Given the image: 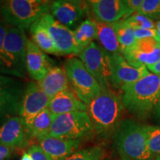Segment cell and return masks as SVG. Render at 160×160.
Segmentation results:
<instances>
[{
	"label": "cell",
	"instance_id": "6da1fadb",
	"mask_svg": "<svg viewBox=\"0 0 160 160\" xmlns=\"http://www.w3.org/2000/svg\"><path fill=\"white\" fill-rule=\"evenodd\" d=\"M125 108L120 96L111 89L102 90L88 105V113L93 133L108 137L115 132L122 120Z\"/></svg>",
	"mask_w": 160,
	"mask_h": 160
},
{
	"label": "cell",
	"instance_id": "7a4b0ae2",
	"mask_svg": "<svg viewBox=\"0 0 160 160\" xmlns=\"http://www.w3.org/2000/svg\"><path fill=\"white\" fill-rule=\"evenodd\" d=\"M120 97L123 105L140 119L149 117L160 99V75L149 73L135 82L123 86Z\"/></svg>",
	"mask_w": 160,
	"mask_h": 160
},
{
	"label": "cell",
	"instance_id": "3957f363",
	"mask_svg": "<svg viewBox=\"0 0 160 160\" xmlns=\"http://www.w3.org/2000/svg\"><path fill=\"white\" fill-rule=\"evenodd\" d=\"M117 153L124 160H153L148 146L146 125L128 119L122 122L113 135Z\"/></svg>",
	"mask_w": 160,
	"mask_h": 160
},
{
	"label": "cell",
	"instance_id": "277c9868",
	"mask_svg": "<svg viewBox=\"0 0 160 160\" xmlns=\"http://www.w3.org/2000/svg\"><path fill=\"white\" fill-rule=\"evenodd\" d=\"M51 4L46 0L0 1V18L9 26L25 31L49 13Z\"/></svg>",
	"mask_w": 160,
	"mask_h": 160
},
{
	"label": "cell",
	"instance_id": "5b68a950",
	"mask_svg": "<svg viewBox=\"0 0 160 160\" xmlns=\"http://www.w3.org/2000/svg\"><path fill=\"white\" fill-rule=\"evenodd\" d=\"M64 69L68 78L71 89L87 105L102 91L97 80L78 58L66 59Z\"/></svg>",
	"mask_w": 160,
	"mask_h": 160
},
{
	"label": "cell",
	"instance_id": "8992f818",
	"mask_svg": "<svg viewBox=\"0 0 160 160\" xmlns=\"http://www.w3.org/2000/svg\"><path fill=\"white\" fill-rule=\"evenodd\" d=\"M93 133L88 112L79 111L54 115L49 136L65 139L81 140Z\"/></svg>",
	"mask_w": 160,
	"mask_h": 160
},
{
	"label": "cell",
	"instance_id": "52a82bcc",
	"mask_svg": "<svg viewBox=\"0 0 160 160\" xmlns=\"http://www.w3.org/2000/svg\"><path fill=\"white\" fill-rule=\"evenodd\" d=\"M111 53L93 42L79 55L86 69L99 84L102 90L111 89Z\"/></svg>",
	"mask_w": 160,
	"mask_h": 160
},
{
	"label": "cell",
	"instance_id": "ba28073f",
	"mask_svg": "<svg viewBox=\"0 0 160 160\" xmlns=\"http://www.w3.org/2000/svg\"><path fill=\"white\" fill-rule=\"evenodd\" d=\"M25 87L17 77L0 74V125L19 116Z\"/></svg>",
	"mask_w": 160,
	"mask_h": 160
},
{
	"label": "cell",
	"instance_id": "9c48e42d",
	"mask_svg": "<svg viewBox=\"0 0 160 160\" xmlns=\"http://www.w3.org/2000/svg\"><path fill=\"white\" fill-rule=\"evenodd\" d=\"M39 20L49 32L59 55H79L82 52L76 42L73 31L59 22L51 13H45Z\"/></svg>",
	"mask_w": 160,
	"mask_h": 160
},
{
	"label": "cell",
	"instance_id": "30bf717a",
	"mask_svg": "<svg viewBox=\"0 0 160 160\" xmlns=\"http://www.w3.org/2000/svg\"><path fill=\"white\" fill-rule=\"evenodd\" d=\"M121 54L134 67L155 65L160 60V42L153 37L138 39Z\"/></svg>",
	"mask_w": 160,
	"mask_h": 160
},
{
	"label": "cell",
	"instance_id": "8fae6325",
	"mask_svg": "<svg viewBox=\"0 0 160 160\" xmlns=\"http://www.w3.org/2000/svg\"><path fill=\"white\" fill-rule=\"evenodd\" d=\"M88 2L57 0L51 2L50 11L56 20L69 29L77 28L87 13ZM74 29V30H75Z\"/></svg>",
	"mask_w": 160,
	"mask_h": 160
},
{
	"label": "cell",
	"instance_id": "7c38bea8",
	"mask_svg": "<svg viewBox=\"0 0 160 160\" xmlns=\"http://www.w3.org/2000/svg\"><path fill=\"white\" fill-rule=\"evenodd\" d=\"M28 39L24 30L9 26L4 39V49L22 77H25Z\"/></svg>",
	"mask_w": 160,
	"mask_h": 160
},
{
	"label": "cell",
	"instance_id": "4fadbf2b",
	"mask_svg": "<svg viewBox=\"0 0 160 160\" xmlns=\"http://www.w3.org/2000/svg\"><path fill=\"white\" fill-rule=\"evenodd\" d=\"M50 99L42 91L37 82H31L25 86L19 117L23 119L28 129L40 112L48 108Z\"/></svg>",
	"mask_w": 160,
	"mask_h": 160
},
{
	"label": "cell",
	"instance_id": "5bb4252c",
	"mask_svg": "<svg viewBox=\"0 0 160 160\" xmlns=\"http://www.w3.org/2000/svg\"><path fill=\"white\" fill-rule=\"evenodd\" d=\"M112 87L122 89L123 86L135 82L149 74L146 66L137 68L130 65L121 53H111Z\"/></svg>",
	"mask_w": 160,
	"mask_h": 160
},
{
	"label": "cell",
	"instance_id": "9a60e30c",
	"mask_svg": "<svg viewBox=\"0 0 160 160\" xmlns=\"http://www.w3.org/2000/svg\"><path fill=\"white\" fill-rule=\"evenodd\" d=\"M31 141L28 129L19 116L11 118L0 126V144L17 151L28 147Z\"/></svg>",
	"mask_w": 160,
	"mask_h": 160
},
{
	"label": "cell",
	"instance_id": "2e32d148",
	"mask_svg": "<svg viewBox=\"0 0 160 160\" xmlns=\"http://www.w3.org/2000/svg\"><path fill=\"white\" fill-rule=\"evenodd\" d=\"M96 20L105 23H115L133 14L125 0H93L88 2Z\"/></svg>",
	"mask_w": 160,
	"mask_h": 160
},
{
	"label": "cell",
	"instance_id": "e0dca14e",
	"mask_svg": "<svg viewBox=\"0 0 160 160\" xmlns=\"http://www.w3.org/2000/svg\"><path fill=\"white\" fill-rule=\"evenodd\" d=\"M52 59L39 48L32 40L28 39L25 68L33 79L39 82L45 77L53 66Z\"/></svg>",
	"mask_w": 160,
	"mask_h": 160
},
{
	"label": "cell",
	"instance_id": "ac0fdd59",
	"mask_svg": "<svg viewBox=\"0 0 160 160\" xmlns=\"http://www.w3.org/2000/svg\"><path fill=\"white\" fill-rule=\"evenodd\" d=\"M37 141L44 151L52 160H65L79 148L81 140L65 139L44 135Z\"/></svg>",
	"mask_w": 160,
	"mask_h": 160
},
{
	"label": "cell",
	"instance_id": "d6986e66",
	"mask_svg": "<svg viewBox=\"0 0 160 160\" xmlns=\"http://www.w3.org/2000/svg\"><path fill=\"white\" fill-rule=\"evenodd\" d=\"M48 108L53 115L88 111V105L79 99L71 89L58 93L50 99Z\"/></svg>",
	"mask_w": 160,
	"mask_h": 160
},
{
	"label": "cell",
	"instance_id": "ffe728a7",
	"mask_svg": "<svg viewBox=\"0 0 160 160\" xmlns=\"http://www.w3.org/2000/svg\"><path fill=\"white\" fill-rule=\"evenodd\" d=\"M38 85L50 99L60 92L71 89L64 68L53 66L45 77L37 82Z\"/></svg>",
	"mask_w": 160,
	"mask_h": 160
},
{
	"label": "cell",
	"instance_id": "44dd1931",
	"mask_svg": "<svg viewBox=\"0 0 160 160\" xmlns=\"http://www.w3.org/2000/svg\"><path fill=\"white\" fill-rule=\"evenodd\" d=\"M32 42L42 51L48 54L59 55L49 32L39 19L30 28Z\"/></svg>",
	"mask_w": 160,
	"mask_h": 160
},
{
	"label": "cell",
	"instance_id": "7402d4cb",
	"mask_svg": "<svg viewBox=\"0 0 160 160\" xmlns=\"http://www.w3.org/2000/svg\"><path fill=\"white\" fill-rule=\"evenodd\" d=\"M97 25V38L100 46L110 53H120V45L116 33L114 24L95 20Z\"/></svg>",
	"mask_w": 160,
	"mask_h": 160
},
{
	"label": "cell",
	"instance_id": "603a6c76",
	"mask_svg": "<svg viewBox=\"0 0 160 160\" xmlns=\"http://www.w3.org/2000/svg\"><path fill=\"white\" fill-rule=\"evenodd\" d=\"M73 36L79 48L83 51L93 40L97 38V25L95 20L87 19L82 22L75 30Z\"/></svg>",
	"mask_w": 160,
	"mask_h": 160
},
{
	"label": "cell",
	"instance_id": "cb8c5ba5",
	"mask_svg": "<svg viewBox=\"0 0 160 160\" xmlns=\"http://www.w3.org/2000/svg\"><path fill=\"white\" fill-rule=\"evenodd\" d=\"M54 115L48 108L43 110L34 118L28 128L29 135L31 139H37L38 137L48 134Z\"/></svg>",
	"mask_w": 160,
	"mask_h": 160
},
{
	"label": "cell",
	"instance_id": "d4e9b609",
	"mask_svg": "<svg viewBox=\"0 0 160 160\" xmlns=\"http://www.w3.org/2000/svg\"><path fill=\"white\" fill-rule=\"evenodd\" d=\"M8 25L0 18V74L17 78H22L19 74L11 60L6 54L4 49V39Z\"/></svg>",
	"mask_w": 160,
	"mask_h": 160
},
{
	"label": "cell",
	"instance_id": "484cf974",
	"mask_svg": "<svg viewBox=\"0 0 160 160\" xmlns=\"http://www.w3.org/2000/svg\"><path fill=\"white\" fill-rule=\"evenodd\" d=\"M118 41L120 45V53L134 45L137 39L134 37V30L125 22V19L113 23Z\"/></svg>",
	"mask_w": 160,
	"mask_h": 160
},
{
	"label": "cell",
	"instance_id": "4316f807",
	"mask_svg": "<svg viewBox=\"0 0 160 160\" xmlns=\"http://www.w3.org/2000/svg\"><path fill=\"white\" fill-rule=\"evenodd\" d=\"M104 153V149L99 146L86 148L74 152L65 160H102Z\"/></svg>",
	"mask_w": 160,
	"mask_h": 160
},
{
	"label": "cell",
	"instance_id": "83f0119b",
	"mask_svg": "<svg viewBox=\"0 0 160 160\" xmlns=\"http://www.w3.org/2000/svg\"><path fill=\"white\" fill-rule=\"evenodd\" d=\"M148 146L154 157L160 155V126L146 125Z\"/></svg>",
	"mask_w": 160,
	"mask_h": 160
},
{
	"label": "cell",
	"instance_id": "f1b7e54d",
	"mask_svg": "<svg viewBox=\"0 0 160 160\" xmlns=\"http://www.w3.org/2000/svg\"><path fill=\"white\" fill-rule=\"evenodd\" d=\"M125 21L133 30H152L156 28L153 20L138 13H133Z\"/></svg>",
	"mask_w": 160,
	"mask_h": 160
},
{
	"label": "cell",
	"instance_id": "f546056e",
	"mask_svg": "<svg viewBox=\"0 0 160 160\" xmlns=\"http://www.w3.org/2000/svg\"><path fill=\"white\" fill-rule=\"evenodd\" d=\"M137 13L152 20H160V0H144Z\"/></svg>",
	"mask_w": 160,
	"mask_h": 160
},
{
	"label": "cell",
	"instance_id": "4dcf8cb0",
	"mask_svg": "<svg viewBox=\"0 0 160 160\" xmlns=\"http://www.w3.org/2000/svg\"><path fill=\"white\" fill-rule=\"evenodd\" d=\"M27 153L31 156L32 160H52L39 145L32 144L27 150Z\"/></svg>",
	"mask_w": 160,
	"mask_h": 160
},
{
	"label": "cell",
	"instance_id": "1f68e13d",
	"mask_svg": "<svg viewBox=\"0 0 160 160\" xmlns=\"http://www.w3.org/2000/svg\"><path fill=\"white\" fill-rule=\"evenodd\" d=\"M16 150L0 144V160H9L14 154Z\"/></svg>",
	"mask_w": 160,
	"mask_h": 160
},
{
	"label": "cell",
	"instance_id": "d6a6232c",
	"mask_svg": "<svg viewBox=\"0 0 160 160\" xmlns=\"http://www.w3.org/2000/svg\"><path fill=\"white\" fill-rule=\"evenodd\" d=\"M156 29L134 30V37L137 40L150 37L156 38Z\"/></svg>",
	"mask_w": 160,
	"mask_h": 160
},
{
	"label": "cell",
	"instance_id": "836d02e7",
	"mask_svg": "<svg viewBox=\"0 0 160 160\" xmlns=\"http://www.w3.org/2000/svg\"><path fill=\"white\" fill-rule=\"evenodd\" d=\"M144 0H125L126 4L128 6L129 9L133 13H137L142 5Z\"/></svg>",
	"mask_w": 160,
	"mask_h": 160
},
{
	"label": "cell",
	"instance_id": "e575fe53",
	"mask_svg": "<svg viewBox=\"0 0 160 160\" xmlns=\"http://www.w3.org/2000/svg\"><path fill=\"white\" fill-rule=\"evenodd\" d=\"M146 67H147L148 70H150V71L153 72V73H154V74L160 75V60L157 63H156L155 65H148L146 66Z\"/></svg>",
	"mask_w": 160,
	"mask_h": 160
},
{
	"label": "cell",
	"instance_id": "d590c367",
	"mask_svg": "<svg viewBox=\"0 0 160 160\" xmlns=\"http://www.w3.org/2000/svg\"><path fill=\"white\" fill-rule=\"evenodd\" d=\"M153 113H154L155 117L157 118L158 122L160 123V99L158 101L157 105L155 106V108L153 110Z\"/></svg>",
	"mask_w": 160,
	"mask_h": 160
},
{
	"label": "cell",
	"instance_id": "8d00e7d4",
	"mask_svg": "<svg viewBox=\"0 0 160 160\" xmlns=\"http://www.w3.org/2000/svg\"><path fill=\"white\" fill-rule=\"evenodd\" d=\"M156 39L160 42V20L156 22Z\"/></svg>",
	"mask_w": 160,
	"mask_h": 160
},
{
	"label": "cell",
	"instance_id": "74e56055",
	"mask_svg": "<svg viewBox=\"0 0 160 160\" xmlns=\"http://www.w3.org/2000/svg\"><path fill=\"white\" fill-rule=\"evenodd\" d=\"M20 160H32L31 156H30L27 152H24L22 156V158Z\"/></svg>",
	"mask_w": 160,
	"mask_h": 160
},
{
	"label": "cell",
	"instance_id": "f35d334b",
	"mask_svg": "<svg viewBox=\"0 0 160 160\" xmlns=\"http://www.w3.org/2000/svg\"><path fill=\"white\" fill-rule=\"evenodd\" d=\"M154 160H160V155H159V156H157V157H155Z\"/></svg>",
	"mask_w": 160,
	"mask_h": 160
},
{
	"label": "cell",
	"instance_id": "ab89813d",
	"mask_svg": "<svg viewBox=\"0 0 160 160\" xmlns=\"http://www.w3.org/2000/svg\"><path fill=\"white\" fill-rule=\"evenodd\" d=\"M120 160H124V159H120ZM153 160H154V159H153Z\"/></svg>",
	"mask_w": 160,
	"mask_h": 160
}]
</instances>
